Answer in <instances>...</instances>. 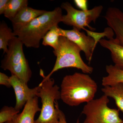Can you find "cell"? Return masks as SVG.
Instances as JSON below:
<instances>
[{
	"mask_svg": "<svg viewBox=\"0 0 123 123\" xmlns=\"http://www.w3.org/2000/svg\"><path fill=\"white\" fill-rule=\"evenodd\" d=\"M53 78L43 80L36 96L41 99L42 104L38 118L34 123H59L60 111L57 100L61 98L60 87L55 85Z\"/></svg>",
	"mask_w": 123,
	"mask_h": 123,
	"instance_id": "4",
	"label": "cell"
},
{
	"mask_svg": "<svg viewBox=\"0 0 123 123\" xmlns=\"http://www.w3.org/2000/svg\"><path fill=\"white\" fill-rule=\"evenodd\" d=\"M6 123H12V121H9V122H7Z\"/></svg>",
	"mask_w": 123,
	"mask_h": 123,
	"instance_id": "25",
	"label": "cell"
},
{
	"mask_svg": "<svg viewBox=\"0 0 123 123\" xmlns=\"http://www.w3.org/2000/svg\"><path fill=\"white\" fill-rule=\"evenodd\" d=\"M61 8L65 10L67 12L66 15H63L61 22L80 31L85 30L86 27L92 31L95 30L90 26L89 24L92 22L95 23L103 8V6H99L87 11H82L75 8L68 2H63L61 5Z\"/></svg>",
	"mask_w": 123,
	"mask_h": 123,
	"instance_id": "7",
	"label": "cell"
},
{
	"mask_svg": "<svg viewBox=\"0 0 123 123\" xmlns=\"http://www.w3.org/2000/svg\"><path fill=\"white\" fill-rule=\"evenodd\" d=\"M60 28L58 25L52 27L43 38L42 44L52 47L54 50L55 49L59 44L61 36Z\"/></svg>",
	"mask_w": 123,
	"mask_h": 123,
	"instance_id": "18",
	"label": "cell"
},
{
	"mask_svg": "<svg viewBox=\"0 0 123 123\" xmlns=\"http://www.w3.org/2000/svg\"><path fill=\"white\" fill-rule=\"evenodd\" d=\"M13 31L5 22L0 24V49L3 51V53H6L8 51L9 42L16 37Z\"/></svg>",
	"mask_w": 123,
	"mask_h": 123,
	"instance_id": "16",
	"label": "cell"
},
{
	"mask_svg": "<svg viewBox=\"0 0 123 123\" xmlns=\"http://www.w3.org/2000/svg\"><path fill=\"white\" fill-rule=\"evenodd\" d=\"M20 111L16 110L15 107L5 106L0 112V123L12 121L14 117Z\"/></svg>",
	"mask_w": 123,
	"mask_h": 123,
	"instance_id": "19",
	"label": "cell"
},
{
	"mask_svg": "<svg viewBox=\"0 0 123 123\" xmlns=\"http://www.w3.org/2000/svg\"><path fill=\"white\" fill-rule=\"evenodd\" d=\"M62 16L61 7H56L24 25H13L14 33L27 47L39 48L41 40L52 27L61 22Z\"/></svg>",
	"mask_w": 123,
	"mask_h": 123,
	"instance_id": "2",
	"label": "cell"
},
{
	"mask_svg": "<svg viewBox=\"0 0 123 123\" xmlns=\"http://www.w3.org/2000/svg\"><path fill=\"white\" fill-rule=\"evenodd\" d=\"M0 84L6 86L8 88L11 86L10 81V78L3 73H0Z\"/></svg>",
	"mask_w": 123,
	"mask_h": 123,
	"instance_id": "21",
	"label": "cell"
},
{
	"mask_svg": "<svg viewBox=\"0 0 123 123\" xmlns=\"http://www.w3.org/2000/svg\"><path fill=\"white\" fill-rule=\"evenodd\" d=\"M108 97L104 95L86 103L82 113L86 116L84 123H122L119 110L108 107Z\"/></svg>",
	"mask_w": 123,
	"mask_h": 123,
	"instance_id": "6",
	"label": "cell"
},
{
	"mask_svg": "<svg viewBox=\"0 0 123 123\" xmlns=\"http://www.w3.org/2000/svg\"><path fill=\"white\" fill-rule=\"evenodd\" d=\"M81 50L74 43L64 36H61L57 47L53 51L56 57L55 63L50 73L46 76L43 71H40V75L43 80L50 78L55 72L65 68H75L80 69L84 73H92L93 68L86 64L83 61L80 55Z\"/></svg>",
	"mask_w": 123,
	"mask_h": 123,
	"instance_id": "3",
	"label": "cell"
},
{
	"mask_svg": "<svg viewBox=\"0 0 123 123\" xmlns=\"http://www.w3.org/2000/svg\"><path fill=\"white\" fill-rule=\"evenodd\" d=\"M106 70L107 76L102 79V85L104 86L114 85L119 83H123V70L115 65H106Z\"/></svg>",
	"mask_w": 123,
	"mask_h": 123,
	"instance_id": "14",
	"label": "cell"
},
{
	"mask_svg": "<svg viewBox=\"0 0 123 123\" xmlns=\"http://www.w3.org/2000/svg\"><path fill=\"white\" fill-rule=\"evenodd\" d=\"M102 91L104 95L115 100L117 107L123 113V83L104 86Z\"/></svg>",
	"mask_w": 123,
	"mask_h": 123,
	"instance_id": "15",
	"label": "cell"
},
{
	"mask_svg": "<svg viewBox=\"0 0 123 123\" xmlns=\"http://www.w3.org/2000/svg\"><path fill=\"white\" fill-rule=\"evenodd\" d=\"M38 98V97H36L29 99L22 112L14 117L12 123H34L36 114L41 111L39 106Z\"/></svg>",
	"mask_w": 123,
	"mask_h": 123,
	"instance_id": "11",
	"label": "cell"
},
{
	"mask_svg": "<svg viewBox=\"0 0 123 123\" xmlns=\"http://www.w3.org/2000/svg\"><path fill=\"white\" fill-rule=\"evenodd\" d=\"M99 43L101 46L110 51L115 66L123 70V46L114 38L108 39L102 38Z\"/></svg>",
	"mask_w": 123,
	"mask_h": 123,
	"instance_id": "12",
	"label": "cell"
},
{
	"mask_svg": "<svg viewBox=\"0 0 123 123\" xmlns=\"http://www.w3.org/2000/svg\"><path fill=\"white\" fill-rule=\"evenodd\" d=\"M46 11V10L36 9L26 6L20 10L10 21L12 26L24 25L43 15Z\"/></svg>",
	"mask_w": 123,
	"mask_h": 123,
	"instance_id": "13",
	"label": "cell"
},
{
	"mask_svg": "<svg viewBox=\"0 0 123 123\" xmlns=\"http://www.w3.org/2000/svg\"><path fill=\"white\" fill-rule=\"evenodd\" d=\"M122 123H123V122H122Z\"/></svg>",
	"mask_w": 123,
	"mask_h": 123,
	"instance_id": "26",
	"label": "cell"
},
{
	"mask_svg": "<svg viewBox=\"0 0 123 123\" xmlns=\"http://www.w3.org/2000/svg\"><path fill=\"white\" fill-rule=\"evenodd\" d=\"M10 81L11 86L13 88L16 97L15 108L20 111L24 107L27 101L31 98L36 96L39 86L31 89L29 88L27 84L19 78L11 75Z\"/></svg>",
	"mask_w": 123,
	"mask_h": 123,
	"instance_id": "9",
	"label": "cell"
},
{
	"mask_svg": "<svg viewBox=\"0 0 123 123\" xmlns=\"http://www.w3.org/2000/svg\"><path fill=\"white\" fill-rule=\"evenodd\" d=\"M97 83L88 74L75 72L64 77L61 85V99L70 106H76L94 99Z\"/></svg>",
	"mask_w": 123,
	"mask_h": 123,
	"instance_id": "1",
	"label": "cell"
},
{
	"mask_svg": "<svg viewBox=\"0 0 123 123\" xmlns=\"http://www.w3.org/2000/svg\"><path fill=\"white\" fill-rule=\"evenodd\" d=\"M27 0H9L4 15L11 20L24 7L28 6Z\"/></svg>",
	"mask_w": 123,
	"mask_h": 123,
	"instance_id": "17",
	"label": "cell"
},
{
	"mask_svg": "<svg viewBox=\"0 0 123 123\" xmlns=\"http://www.w3.org/2000/svg\"><path fill=\"white\" fill-rule=\"evenodd\" d=\"M87 34V35L90 36L94 39L95 42V45L96 46L99 40L102 39V38L106 36L108 39L113 38L114 33L112 29L110 27H107L105 29V31L103 33H97L86 29Z\"/></svg>",
	"mask_w": 123,
	"mask_h": 123,
	"instance_id": "20",
	"label": "cell"
},
{
	"mask_svg": "<svg viewBox=\"0 0 123 123\" xmlns=\"http://www.w3.org/2000/svg\"><path fill=\"white\" fill-rule=\"evenodd\" d=\"M23 45L17 36L10 41L8 51L1 61V68L10 71L11 75L16 76L27 84L31 77L32 72L25 57Z\"/></svg>",
	"mask_w": 123,
	"mask_h": 123,
	"instance_id": "5",
	"label": "cell"
},
{
	"mask_svg": "<svg viewBox=\"0 0 123 123\" xmlns=\"http://www.w3.org/2000/svg\"><path fill=\"white\" fill-rule=\"evenodd\" d=\"M59 123H67L65 115L63 111L61 110L60 111ZM76 123H79V119L77 120Z\"/></svg>",
	"mask_w": 123,
	"mask_h": 123,
	"instance_id": "24",
	"label": "cell"
},
{
	"mask_svg": "<svg viewBox=\"0 0 123 123\" xmlns=\"http://www.w3.org/2000/svg\"><path fill=\"white\" fill-rule=\"evenodd\" d=\"M75 5L82 11H87L88 8V0H75Z\"/></svg>",
	"mask_w": 123,
	"mask_h": 123,
	"instance_id": "22",
	"label": "cell"
},
{
	"mask_svg": "<svg viewBox=\"0 0 123 123\" xmlns=\"http://www.w3.org/2000/svg\"><path fill=\"white\" fill-rule=\"evenodd\" d=\"M104 18L115 34V40L123 46V12L116 7H109Z\"/></svg>",
	"mask_w": 123,
	"mask_h": 123,
	"instance_id": "10",
	"label": "cell"
},
{
	"mask_svg": "<svg viewBox=\"0 0 123 123\" xmlns=\"http://www.w3.org/2000/svg\"><path fill=\"white\" fill-rule=\"evenodd\" d=\"M9 1V0H0V14H4Z\"/></svg>",
	"mask_w": 123,
	"mask_h": 123,
	"instance_id": "23",
	"label": "cell"
},
{
	"mask_svg": "<svg viewBox=\"0 0 123 123\" xmlns=\"http://www.w3.org/2000/svg\"><path fill=\"white\" fill-rule=\"evenodd\" d=\"M60 36H64L74 43L85 53L86 59L90 63L96 46L94 39L75 27L71 30L60 28Z\"/></svg>",
	"mask_w": 123,
	"mask_h": 123,
	"instance_id": "8",
	"label": "cell"
}]
</instances>
